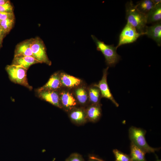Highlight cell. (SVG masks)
I'll return each instance as SVG.
<instances>
[{
  "label": "cell",
  "mask_w": 161,
  "mask_h": 161,
  "mask_svg": "<svg viewBox=\"0 0 161 161\" xmlns=\"http://www.w3.org/2000/svg\"><path fill=\"white\" fill-rule=\"evenodd\" d=\"M126 9L127 22L135 27L138 33L145 35L147 26V15L140 11L131 1L126 3Z\"/></svg>",
  "instance_id": "1"
},
{
  "label": "cell",
  "mask_w": 161,
  "mask_h": 161,
  "mask_svg": "<svg viewBox=\"0 0 161 161\" xmlns=\"http://www.w3.org/2000/svg\"><path fill=\"white\" fill-rule=\"evenodd\" d=\"M91 37L96 44L97 50L101 52L104 55L107 64L110 66H114L120 58L117 52L116 47L113 45L106 44L93 35Z\"/></svg>",
  "instance_id": "2"
},
{
  "label": "cell",
  "mask_w": 161,
  "mask_h": 161,
  "mask_svg": "<svg viewBox=\"0 0 161 161\" xmlns=\"http://www.w3.org/2000/svg\"><path fill=\"white\" fill-rule=\"evenodd\" d=\"M6 70L10 80L15 83L22 85L29 89L32 88L28 83L27 77V69L21 66L11 64L7 65Z\"/></svg>",
  "instance_id": "3"
},
{
  "label": "cell",
  "mask_w": 161,
  "mask_h": 161,
  "mask_svg": "<svg viewBox=\"0 0 161 161\" xmlns=\"http://www.w3.org/2000/svg\"><path fill=\"white\" fill-rule=\"evenodd\" d=\"M129 137L131 142L146 153H154L157 149L150 146L145 137V131L143 130L132 126L129 129Z\"/></svg>",
  "instance_id": "4"
},
{
  "label": "cell",
  "mask_w": 161,
  "mask_h": 161,
  "mask_svg": "<svg viewBox=\"0 0 161 161\" xmlns=\"http://www.w3.org/2000/svg\"><path fill=\"white\" fill-rule=\"evenodd\" d=\"M31 48L33 56L39 63L51 65V62L47 54L45 45L41 38L38 37L32 38Z\"/></svg>",
  "instance_id": "5"
},
{
  "label": "cell",
  "mask_w": 161,
  "mask_h": 161,
  "mask_svg": "<svg viewBox=\"0 0 161 161\" xmlns=\"http://www.w3.org/2000/svg\"><path fill=\"white\" fill-rule=\"evenodd\" d=\"M142 35L135 27L127 22L120 35L118 43L116 48L117 49L122 45L133 43Z\"/></svg>",
  "instance_id": "6"
},
{
  "label": "cell",
  "mask_w": 161,
  "mask_h": 161,
  "mask_svg": "<svg viewBox=\"0 0 161 161\" xmlns=\"http://www.w3.org/2000/svg\"><path fill=\"white\" fill-rule=\"evenodd\" d=\"M109 67L104 69L103 71V75L101 79L97 84L94 85L99 89L102 97L110 100L117 106L119 104L116 101L111 93L107 82V76Z\"/></svg>",
  "instance_id": "7"
},
{
  "label": "cell",
  "mask_w": 161,
  "mask_h": 161,
  "mask_svg": "<svg viewBox=\"0 0 161 161\" xmlns=\"http://www.w3.org/2000/svg\"><path fill=\"white\" fill-rule=\"evenodd\" d=\"M37 93L41 99L59 108L62 107L59 95L55 90H45Z\"/></svg>",
  "instance_id": "8"
},
{
  "label": "cell",
  "mask_w": 161,
  "mask_h": 161,
  "mask_svg": "<svg viewBox=\"0 0 161 161\" xmlns=\"http://www.w3.org/2000/svg\"><path fill=\"white\" fill-rule=\"evenodd\" d=\"M145 35L154 40L160 46L161 44V22L154 23L153 25L147 26Z\"/></svg>",
  "instance_id": "9"
},
{
  "label": "cell",
  "mask_w": 161,
  "mask_h": 161,
  "mask_svg": "<svg viewBox=\"0 0 161 161\" xmlns=\"http://www.w3.org/2000/svg\"><path fill=\"white\" fill-rule=\"evenodd\" d=\"M39 63L32 56L18 55H14L12 64L21 66L27 70L31 65Z\"/></svg>",
  "instance_id": "10"
},
{
  "label": "cell",
  "mask_w": 161,
  "mask_h": 161,
  "mask_svg": "<svg viewBox=\"0 0 161 161\" xmlns=\"http://www.w3.org/2000/svg\"><path fill=\"white\" fill-rule=\"evenodd\" d=\"M62 85L60 75L58 73H55L44 85L37 89V92L45 90H55L60 88Z\"/></svg>",
  "instance_id": "11"
},
{
  "label": "cell",
  "mask_w": 161,
  "mask_h": 161,
  "mask_svg": "<svg viewBox=\"0 0 161 161\" xmlns=\"http://www.w3.org/2000/svg\"><path fill=\"white\" fill-rule=\"evenodd\" d=\"M31 38L17 44L16 47L14 55H21L33 57L31 48Z\"/></svg>",
  "instance_id": "12"
},
{
  "label": "cell",
  "mask_w": 161,
  "mask_h": 161,
  "mask_svg": "<svg viewBox=\"0 0 161 161\" xmlns=\"http://www.w3.org/2000/svg\"><path fill=\"white\" fill-rule=\"evenodd\" d=\"M62 106L67 110L71 109L77 104L76 100L72 94L69 92H63L60 97Z\"/></svg>",
  "instance_id": "13"
},
{
  "label": "cell",
  "mask_w": 161,
  "mask_h": 161,
  "mask_svg": "<svg viewBox=\"0 0 161 161\" xmlns=\"http://www.w3.org/2000/svg\"><path fill=\"white\" fill-rule=\"evenodd\" d=\"M69 116L71 121L77 125H80L85 123L87 120L86 112L80 109L71 112Z\"/></svg>",
  "instance_id": "14"
},
{
  "label": "cell",
  "mask_w": 161,
  "mask_h": 161,
  "mask_svg": "<svg viewBox=\"0 0 161 161\" xmlns=\"http://www.w3.org/2000/svg\"><path fill=\"white\" fill-rule=\"evenodd\" d=\"M87 120L92 122L97 121L101 114V110L99 104H93L86 111Z\"/></svg>",
  "instance_id": "15"
},
{
  "label": "cell",
  "mask_w": 161,
  "mask_h": 161,
  "mask_svg": "<svg viewBox=\"0 0 161 161\" xmlns=\"http://www.w3.org/2000/svg\"><path fill=\"white\" fill-rule=\"evenodd\" d=\"M60 77L62 85L66 87L77 86L81 83L80 79L65 73H61Z\"/></svg>",
  "instance_id": "16"
},
{
  "label": "cell",
  "mask_w": 161,
  "mask_h": 161,
  "mask_svg": "<svg viewBox=\"0 0 161 161\" xmlns=\"http://www.w3.org/2000/svg\"><path fill=\"white\" fill-rule=\"evenodd\" d=\"M161 4L155 6L147 15V23L161 22Z\"/></svg>",
  "instance_id": "17"
},
{
  "label": "cell",
  "mask_w": 161,
  "mask_h": 161,
  "mask_svg": "<svg viewBox=\"0 0 161 161\" xmlns=\"http://www.w3.org/2000/svg\"><path fill=\"white\" fill-rule=\"evenodd\" d=\"M130 157L132 161H145L146 153L131 142Z\"/></svg>",
  "instance_id": "18"
},
{
  "label": "cell",
  "mask_w": 161,
  "mask_h": 161,
  "mask_svg": "<svg viewBox=\"0 0 161 161\" xmlns=\"http://www.w3.org/2000/svg\"><path fill=\"white\" fill-rule=\"evenodd\" d=\"M135 5L140 11L147 15L155 6L152 0H141Z\"/></svg>",
  "instance_id": "19"
},
{
  "label": "cell",
  "mask_w": 161,
  "mask_h": 161,
  "mask_svg": "<svg viewBox=\"0 0 161 161\" xmlns=\"http://www.w3.org/2000/svg\"><path fill=\"white\" fill-rule=\"evenodd\" d=\"M89 95V100L93 104H99L101 95L98 87L94 85V86L90 88Z\"/></svg>",
  "instance_id": "20"
},
{
  "label": "cell",
  "mask_w": 161,
  "mask_h": 161,
  "mask_svg": "<svg viewBox=\"0 0 161 161\" xmlns=\"http://www.w3.org/2000/svg\"><path fill=\"white\" fill-rule=\"evenodd\" d=\"M75 94L78 102L81 104H85L87 100V95L86 91L83 88H79L76 89Z\"/></svg>",
  "instance_id": "21"
},
{
  "label": "cell",
  "mask_w": 161,
  "mask_h": 161,
  "mask_svg": "<svg viewBox=\"0 0 161 161\" xmlns=\"http://www.w3.org/2000/svg\"><path fill=\"white\" fill-rule=\"evenodd\" d=\"M14 23V19H7L1 21L0 25L6 34L12 29Z\"/></svg>",
  "instance_id": "22"
},
{
  "label": "cell",
  "mask_w": 161,
  "mask_h": 161,
  "mask_svg": "<svg viewBox=\"0 0 161 161\" xmlns=\"http://www.w3.org/2000/svg\"><path fill=\"white\" fill-rule=\"evenodd\" d=\"M113 152L115 157V161H132L130 157L117 149H114Z\"/></svg>",
  "instance_id": "23"
},
{
  "label": "cell",
  "mask_w": 161,
  "mask_h": 161,
  "mask_svg": "<svg viewBox=\"0 0 161 161\" xmlns=\"http://www.w3.org/2000/svg\"><path fill=\"white\" fill-rule=\"evenodd\" d=\"M65 161H86L80 154L76 153L70 154Z\"/></svg>",
  "instance_id": "24"
},
{
  "label": "cell",
  "mask_w": 161,
  "mask_h": 161,
  "mask_svg": "<svg viewBox=\"0 0 161 161\" xmlns=\"http://www.w3.org/2000/svg\"><path fill=\"white\" fill-rule=\"evenodd\" d=\"M13 7L10 1L4 5H0V13L13 12Z\"/></svg>",
  "instance_id": "25"
},
{
  "label": "cell",
  "mask_w": 161,
  "mask_h": 161,
  "mask_svg": "<svg viewBox=\"0 0 161 161\" xmlns=\"http://www.w3.org/2000/svg\"><path fill=\"white\" fill-rule=\"evenodd\" d=\"M15 16L13 12L0 13V20L1 21L7 19H14Z\"/></svg>",
  "instance_id": "26"
},
{
  "label": "cell",
  "mask_w": 161,
  "mask_h": 161,
  "mask_svg": "<svg viewBox=\"0 0 161 161\" xmlns=\"http://www.w3.org/2000/svg\"><path fill=\"white\" fill-rule=\"evenodd\" d=\"M89 158H91V159H95V160H96L98 161H104V160H103L101 159H100L98 157H95V156H93V155H92V156H89Z\"/></svg>",
  "instance_id": "27"
},
{
  "label": "cell",
  "mask_w": 161,
  "mask_h": 161,
  "mask_svg": "<svg viewBox=\"0 0 161 161\" xmlns=\"http://www.w3.org/2000/svg\"><path fill=\"white\" fill-rule=\"evenodd\" d=\"M7 34L5 32L2 28L0 25V36L4 37Z\"/></svg>",
  "instance_id": "28"
},
{
  "label": "cell",
  "mask_w": 161,
  "mask_h": 161,
  "mask_svg": "<svg viewBox=\"0 0 161 161\" xmlns=\"http://www.w3.org/2000/svg\"><path fill=\"white\" fill-rule=\"evenodd\" d=\"M9 1V0H0V5L5 4Z\"/></svg>",
  "instance_id": "29"
},
{
  "label": "cell",
  "mask_w": 161,
  "mask_h": 161,
  "mask_svg": "<svg viewBox=\"0 0 161 161\" xmlns=\"http://www.w3.org/2000/svg\"><path fill=\"white\" fill-rule=\"evenodd\" d=\"M4 37V36H0V48L2 46V42Z\"/></svg>",
  "instance_id": "30"
},
{
  "label": "cell",
  "mask_w": 161,
  "mask_h": 161,
  "mask_svg": "<svg viewBox=\"0 0 161 161\" xmlns=\"http://www.w3.org/2000/svg\"><path fill=\"white\" fill-rule=\"evenodd\" d=\"M88 161H98L96 160H95V159H91V158H89V160H88Z\"/></svg>",
  "instance_id": "31"
},
{
  "label": "cell",
  "mask_w": 161,
  "mask_h": 161,
  "mask_svg": "<svg viewBox=\"0 0 161 161\" xmlns=\"http://www.w3.org/2000/svg\"><path fill=\"white\" fill-rule=\"evenodd\" d=\"M0 22H1V20H0Z\"/></svg>",
  "instance_id": "32"
},
{
  "label": "cell",
  "mask_w": 161,
  "mask_h": 161,
  "mask_svg": "<svg viewBox=\"0 0 161 161\" xmlns=\"http://www.w3.org/2000/svg\"></svg>",
  "instance_id": "33"
}]
</instances>
